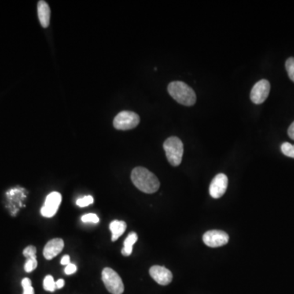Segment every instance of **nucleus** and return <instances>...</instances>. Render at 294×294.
<instances>
[{
    "label": "nucleus",
    "mask_w": 294,
    "mask_h": 294,
    "mask_svg": "<svg viewBox=\"0 0 294 294\" xmlns=\"http://www.w3.org/2000/svg\"><path fill=\"white\" fill-rule=\"evenodd\" d=\"M131 179L137 189L146 194H153L159 190V179L145 167H137L133 170Z\"/></svg>",
    "instance_id": "f257e3e1"
},
{
    "label": "nucleus",
    "mask_w": 294,
    "mask_h": 294,
    "mask_svg": "<svg viewBox=\"0 0 294 294\" xmlns=\"http://www.w3.org/2000/svg\"><path fill=\"white\" fill-rule=\"evenodd\" d=\"M167 91L173 98L181 105L191 107L196 102L195 91L181 81H174L169 85Z\"/></svg>",
    "instance_id": "f03ea898"
},
{
    "label": "nucleus",
    "mask_w": 294,
    "mask_h": 294,
    "mask_svg": "<svg viewBox=\"0 0 294 294\" xmlns=\"http://www.w3.org/2000/svg\"><path fill=\"white\" fill-rule=\"evenodd\" d=\"M163 149L170 164L174 167L180 165L184 153L183 143L181 139L177 137L167 138L163 143Z\"/></svg>",
    "instance_id": "7ed1b4c3"
},
{
    "label": "nucleus",
    "mask_w": 294,
    "mask_h": 294,
    "mask_svg": "<svg viewBox=\"0 0 294 294\" xmlns=\"http://www.w3.org/2000/svg\"><path fill=\"white\" fill-rule=\"evenodd\" d=\"M101 279L107 290L112 294H122L124 291L122 279L113 269L107 267L102 270Z\"/></svg>",
    "instance_id": "20e7f679"
},
{
    "label": "nucleus",
    "mask_w": 294,
    "mask_h": 294,
    "mask_svg": "<svg viewBox=\"0 0 294 294\" xmlns=\"http://www.w3.org/2000/svg\"><path fill=\"white\" fill-rule=\"evenodd\" d=\"M140 117L135 112L124 111L118 114L113 121L114 127L118 130H129L139 124Z\"/></svg>",
    "instance_id": "39448f33"
},
{
    "label": "nucleus",
    "mask_w": 294,
    "mask_h": 294,
    "mask_svg": "<svg viewBox=\"0 0 294 294\" xmlns=\"http://www.w3.org/2000/svg\"><path fill=\"white\" fill-rule=\"evenodd\" d=\"M270 90V85L269 81L266 79L258 81V83L254 85L250 93L251 101L257 105L262 104L266 101L269 96Z\"/></svg>",
    "instance_id": "423d86ee"
},
{
    "label": "nucleus",
    "mask_w": 294,
    "mask_h": 294,
    "mask_svg": "<svg viewBox=\"0 0 294 294\" xmlns=\"http://www.w3.org/2000/svg\"><path fill=\"white\" fill-rule=\"evenodd\" d=\"M203 241L208 247L218 248L227 244L229 236L222 230H208L203 236Z\"/></svg>",
    "instance_id": "0eeeda50"
},
{
    "label": "nucleus",
    "mask_w": 294,
    "mask_h": 294,
    "mask_svg": "<svg viewBox=\"0 0 294 294\" xmlns=\"http://www.w3.org/2000/svg\"><path fill=\"white\" fill-rule=\"evenodd\" d=\"M61 202V195L59 192H52L47 196L45 204L41 208V214L45 218H52L57 214Z\"/></svg>",
    "instance_id": "6e6552de"
},
{
    "label": "nucleus",
    "mask_w": 294,
    "mask_h": 294,
    "mask_svg": "<svg viewBox=\"0 0 294 294\" xmlns=\"http://www.w3.org/2000/svg\"><path fill=\"white\" fill-rule=\"evenodd\" d=\"M227 185L228 178L226 175L223 174H218L210 184V196L214 199H219L226 193Z\"/></svg>",
    "instance_id": "1a4fd4ad"
},
{
    "label": "nucleus",
    "mask_w": 294,
    "mask_h": 294,
    "mask_svg": "<svg viewBox=\"0 0 294 294\" xmlns=\"http://www.w3.org/2000/svg\"><path fill=\"white\" fill-rule=\"evenodd\" d=\"M150 275L155 282L160 285H167L173 280V274L169 269L161 266H153L150 269Z\"/></svg>",
    "instance_id": "9d476101"
},
{
    "label": "nucleus",
    "mask_w": 294,
    "mask_h": 294,
    "mask_svg": "<svg viewBox=\"0 0 294 294\" xmlns=\"http://www.w3.org/2000/svg\"><path fill=\"white\" fill-rule=\"evenodd\" d=\"M64 248V241L60 238H56L48 242L44 248V256L47 260H51L57 256Z\"/></svg>",
    "instance_id": "9b49d317"
},
{
    "label": "nucleus",
    "mask_w": 294,
    "mask_h": 294,
    "mask_svg": "<svg viewBox=\"0 0 294 294\" xmlns=\"http://www.w3.org/2000/svg\"><path fill=\"white\" fill-rule=\"evenodd\" d=\"M38 16L41 26L44 28L49 27L50 24L51 11L49 4L45 1H38Z\"/></svg>",
    "instance_id": "f8f14e48"
},
{
    "label": "nucleus",
    "mask_w": 294,
    "mask_h": 294,
    "mask_svg": "<svg viewBox=\"0 0 294 294\" xmlns=\"http://www.w3.org/2000/svg\"><path fill=\"white\" fill-rule=\"evenodd\" d=\"M126 228H127V224L123 221L115 220L111 222L110 224V230L112 232V238H111L112 241H116L124 233Z\"/></svg>",
    "instance_id": "ddd939ff"
},
{
    "label": "nucleus",
    "mask_w": 294,
    "mask_h": 294,
    "mask_svg": "<svg viewBox=\"0 0 294 294\" xmlns=\"http://www.w3.org/2000/svg\"><path fill=\"white\" fill-rule=\"evenodd\" d=\"M137 239L138 237H137V235L136 234L135 232H131L128 236L126 240H124L123 248L122 249V254L123 256L128 257L131 255L132 253H133V245L137 241Z\"/></svg>",
    "instance_id": "4468645a"
},
{
    "label": "nucleus",
    "mask_w": 294,
    "mask_h": 294,
    "mask_svg": "<svg viewBox=\"0 0 294 294\" xmlns=\"http://www.w3.org/2000/svg\"><path fill=\"white\" fill-rule=\"evenodd\" d=\"M44 288L49 292H54L57 289L56 281L52 276H47L44 280Z\"/></svg>",
    "instance_id": "2eb2a0df"
},
{
    "label": "nucleus",
    "mask_w": 294,
    "mask_h": 294,
    "mask_svg": "<svg viewBox=\"0 0 294 294\" xmlns=\"http://www.w3.org/2000/svg\"><path fill=\"white\" fill-rule=\"evenodd\" d=\"M281 151L284 155L294 159V145L289 142H284L281 145Z\"/></svg>",
    "instance_id": "dca6fc26"
},
{
    "label": "nucleus",
    "mask_w": 294,
    "mask_h": 294,
    "mask_svg": "<svg viewBox=\"0 0 294 294\" xmlns=\"http://www.w3.org/2000/svg\"><path fill=\"white\" fill-rule=\"evenodd\" d=\"M285 68L288 72V77L294 82V57H289L285 63Z\"/></svg>",
    "instance_id": "f3484780"
},
{
    "label": "nucleus",
    "mask_w": 294,
    "mask_h": 294,
    "mask_svg": "<svg viewBox=\"0 0 294 294\" xmlns=\"http://www.w3.org/2000/svg\"><path fill=\"white\" fill-rule=\"evenodd\" d=\"M37 266H38V262H37L36 257L28 258L26 264H25V270L29 273V272L35 270Z\"/></svg>",
    "instance_id": "a211bd4d"
},
{
    "label": "nucleus",
    "mask_w": 294,
    "mask_h": 294,
    "mask_svg": "<svg viewBox=\"0 0 294 294\" xmlns=\"http://www.w3.org/2000/svg\"><path fill=\"white\" fill-rule=\"evenodd\" d=\"M22 285H23V294H34V288H33L32 284H31V280L29 278L23 279L22 281Z\"/></svg>",
    "instance_id": "6ab92c4d"
},
{
    "label": "nucleus",
    "mask_w": 294,
    "mask_h": 294,
    "mask_svg": "<svg viewBox=\"0 0 294 294\" xmlns=\"http://www.w3.org/2000/svg\"><path fill=\"white\" fill-rule=\"evenodd\" d=\"M93 203V197L91 196H85L77 200L76 204L80 207H87Z\"/></svg>",
    "instance_id": "aec40b11"
},
{
    "label": "nucleus",
    "mask_w": 294,
    "mask_h": 294,
    "mask_svg": "<svg viewBox=\"0 0 294 294\" xmlns=\"http://www.w3.org/2000/svg\"><path fill=\"white\" fill-rule=\"evenodd\" d=\"M82 222L87 223V222H92V223H98L99 218L97 217V214H85L81 218Z\"/></svg>",
    "instance_id": "412c9836"
},
{
    "label": "nucleus",
    "mask_w": 294,
    "mask_h": 294,
    "mask_svg": "<svg viewBox=\"0 0 294 294\" xmlns=\"http://www.w3.org/2000/svg\"><path fill=\"white\" fill-rule=\"evenodd\" d=\"M23 255H24L27 259L36 257V248H35L34 246H28V247L25 248L24 251H23Z\"/></svg>",
    "instance_id": "4be33fe9"
},
{
    "label": "nucleus",
    "mask_w": 294,
    "mask_h": 294,
    "mask_svg": "<svg viewBox=\"0 0 294 294\" xmlns=\"http://www.w3.org/2000/svg\"><path fill=\"white\" fill-rule=\"evenodd\" d=\"M77 270V266L75 264H72V263H70V264L67 265V267L65 269V273L67 275H72L75 274Z\"/></svg>",
    "instance_id": "5701e85b"
},
{
    "label": "nucleus",
    "mask_w": 294,
    "mask_h": 294,
    "mask_svg": "<svg viewBox=\"0 0 294 294\" xmlns=\"http://www.w3.org/2000/svg\"><path fill=\"white\" fill-rule=\"evenodd\" d=\"M288 134L291 139L294 141V121L292 122V124L289 126V128H288Z\"/></svg>",
    "instance_id": "b1692460"
},
{
    "label": "nucleus",
    "mask_w": 294,
    "mask_h": 294,
    "mask_svg": "<svg viewBox=\"0 0 294 294\" xmlns=\"http://www.w3.org/2000/svg\"><path fill=\"white\" fill-rule=\"evenodd\" d=\"M71 258H70V256L69 255H65L62 258H61V261H60V263L61 265H64V266H67V265L70 264L71 262Z\"/></svg>",
    "instance_id": "393cba45"
},
{
    "label": "nucleus",
    "mask_w": 294,
    "mask_h": 294,
    "mask_svg": "<svg viewBox=\"0 0 294 294\" xmlns=\"http://www.w3.org/2000/svg\"><path fill=\"white\" fill-rule=\"evenodd\" d=\"M64 285H65V281L64 280H62V279H60V280H57V281H56V287H57V288H58V289L63 288V286H64Z\"/></svg>",
    "instance_id": "a878e982"
}]
</instances>
